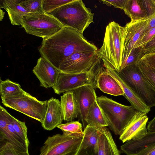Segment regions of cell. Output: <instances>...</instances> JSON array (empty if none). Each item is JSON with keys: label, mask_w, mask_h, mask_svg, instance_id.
I'll return each mask as SVG.
<instances>
[{"label": "cell", "mask_w": 155, "mask_h": 155, "mask_svg": "<svg viewBox=\"0 0 155 155\" xmlns=\"http://www.w3.org/2000/svg\"><path fill=\"white\" fill-rule=\"evenodd\" d=\"M96 46L78 32L63 27L49 37L43 39L38 48L41 56L57 69L63 61L74 53L96 52Z\"/></svg>", "instance_id": "1"}, {"label": "cell", "mask_w": 155, "mask_h": 155, "mask_svg": "<svg viewBox=\"0 0 155 155\" xmlns=\"http://www.w3.org/2000/svg\"><path fill=\"white\" fill-rule=\"evenodd\" d=\"M49 14L58 19L64 27L73 29L82 35L94 22V14L81 0H73Z\"/></svg>", "instance_id": "2"}, {"label": "cell", "mask_w": 155, "mask_h": 155, "mask_svg": "<svg viewBox=\"0 0 155 155\" xmlns=\"http://www.w3.org/2000/svg\"><path fill=\"white\" fill-rule=\"evenodd\" d=\"M123 29L114 21L109 23L106 27L103 45L96 51L103 62L117 71L122 64Z\"/></svg>", "instance_id": "3"}, {"label": "cell", "mask_w": 155, "mask_h": 155, "mask_svg": "<svg viewBox=\"0 0 155 155\" xmlns=\"http://www.w3.org/2000/svg\"><path fill=\"white\" fill-rule=\"evenodd\" d=\"M110 129L116 135H120L137 111L132 106L120 104L104 96L97 97Z\"/></svg>", "instance_id": "4"}, {"label": "cell", "mask_w": 155, "mask_h": 155, "mask_svg": "<svg viewBox=\"0 0 155 155\" xmlns=\"http://www.w3.org/2000/svg\"><path fill=\"white\" fill-rule=\"evenodd\" d=\"M1 98L2 103L5 106L42 123L47 107V100H39L23 89Z\"/></svg>", "instance_id": "5"}, {"label": "cell", "mask_w": 155, "mask_h": 155, "mask_svg": "<svg viewBox=\"0 0 155 155\" xmlns=\"http://www.w3.org/2000/svg\"><path fill=\"white\" fill-rule=\"evenodd\" d=\"M104 68L103 62L100 59L94 68L87 72L74 74L60 72L52 88L55 93L60 94L86 85L97 88V78Z\"/></svg>", "instance_id": "6"}, {"label": "cell", "mask_w": 155, "mask_h": 155, "mask_svg": "<svg viewBox=\"0 0 155 155\" xmlns=\"http://www.w3.org/2000/svg\"><path fill=\"white\" fill-rule=\"evenodd\" d=\"M117 72L145 105L150 108L155 106V90L145 78L137 63L126 67Z\"/></svg>", "instance_id": "7"}, {"label": "cell", "mask_w": 155, "mask_h": 155, "mask_svg": "<svg viewBox=\"0 0 155 155\" xmlns=\"http://www.w3.org/2000/svg\"><path fill=\"white\" fill-rule=\"evenodd\" d=\"M21 25L27 33L43 39L52 36L64 27L56 18L44 12L28 13L23 17Z\"/></svg>", "instance_id": "8"}, {"label": "cell", "mask_w": 155, "mask_h": 155, "mask_svg": "<svg viewBox=\"0 0 155 155\" xmlns=\"http://www.w3.org/2000/svg\"><path fill=\"white\" fill-rule=\"evenodd\" d=\"M82 140L64 134L49 136L41 148L39 155H76Z\"/></svg>", "instance_id": "9"}, {"label": "cell", "mask_w": 155, "mask_h": 155, "mask_svg": "<svg viewBox=\"0 0 155 155\" xmlns=\"http://www.w3.org/2000/svg\"><path fill=\"white\" fill-rule=\"evenodd\" d=\"M100 59L96 52H76L64 59L58 69L60 72L68 74L86 72L94 68Z\"/></svg>", "instance_id": "10"}, {"label": "cell", "mask_w": 155, "mask_h": 155, "mask_svg": "<svg viewBox=\"0 0 155 155\" xmlns=\"http://www.w3.org/2000/svg\"><path fill=\"white\" fill-rule=\"evenodd\" d=\"M147 24V19L127 23L122 33V64L125 61L137 42L142 38Z\"/></svg>", "instance_id": "11"}, {"label": "cell", "mask_w": 155, "mask_h": 155, "mask_svg": "<svg viewBox=\"0 0 155 155\" xmlns=\"http://www.w3.org/2000/svg\"><path fill=\"white\" fill-rule=\"evenodd\" d=\"M77 100L78 117L84 129L87 127L86 118L90 107L97 100L94 88L91 85L84 86L73 91Z\"/></svg>", "instance_id": "12"}, {"label": "cell", "mask_w": 155, "mask_h": 155, "mask_svg": "<svg viewBox=\"0 0 155 155\" xmlns=\"http://www.w3.org/2000/svg\"><path fill=\"white\" fill-rule=\"evenodd\" d=\"M147 114L137 111L120 135L119 139L124 143L140 139L148 132L146 125L148 120Z\"/></svg>", "instance_id": "13"}, {"label": "cell", "mask_w": 155, "mask_h": 155, "mask_svg": "<svg viewBox=\"0 0 155 155\" xmlns=\"http://www.w3.org/2000/svg\"><path fill=\"white\" fill-rule=\"evenodd\" d=\"M32 71L40 82V86L46 88H52L60 72L43 57L38 60Z\"/></svg>", "instance_id": "14"}, {"label": "cell", "mask_w": 155, "mask_h": 155, "mask_svg": "<svg viewBox=\"0 0 155 155\" xmlns=\"http://www.w3.org/2000/svg\"><path fill=\"white\" fill-rule=\"evenodd\" d=\"M103 62L106 71L120 85L124 92V96L129 102L131 105L137 111L146 114L148 113L151 110L150 108L145 105L138 97L121 78L117 71L114 69L106 62Z\"/></svg>", "instance_id": "15"}, {"label": "cell", "mask_w": 155, "mask_h": 155, "mask_svg": "<svg viewBox=\"0 0 155 155\" xmlns=\"http://www.w3.org/2000/svg\"><path fill=\"white\" fill-rule=\"evenodd\" d=\"M63 120L60 101L52 97L47 101L45 114L41 125L43 128L51 130L61 124Z\"/></svg>", "instance_id": "16"}, {"label": "cell", "mask_w": 155, "mask_h": 155, "mask_svg": "<svg viewBox=\"0 0 155 155\" xmlns=\"http://www.w3.org/2000/svg\"><path fill=\"white\" fill-rule=\"evenodd\" d=\"M76 155H98L97 127L87 126Z\"/></svg>", "instance_id": "17"}, {"label": "cell", "mask_w": 155, "mask_h": 155, "mask_svg": "<svg viewBox=\"0 0 155 155\" xmlns=\"http://www.w3.org/2000/svg\"><path fill=\"white\" fill-rule=\"evenodd\" d=\"M98 155H120L111 134L106 127H97Z\"/></svg>", "instance_id": "18"}, {"label": "cell", "mask_w": 155, "mask_h": 155, "mask_svg": "<svg viewBox=\"0 0 155 155\" xmlns=\"http://www.w3.org/2000/svg\"><path fill=\"white\" fill-rule=\"evenodd\" d=\"M155 143V131L148 132L141 138L126 142L120 149L127 155H137L146 147Z\"/></svg>", "instance_id": "19"}, {"label": "cell", "mask_w": 155, "mask_h": 155, "mask_svg": "<svg viewBox=\"0 0 155 155\" xmlns=\"http://www.w3.org/2000/svg\"><path fill=\"white\" fill-rule=\"evenodd\" d=\"M97 87L103 92L114 96L124 95V92L116 81L104 67L97 79Z\"/></svg>", "instance_id": "20"}, {"label": "cell", "mask_w": 155, "mask_h": 155, "mask_svg": "<svg viewBox=\"0 0 155 155\" xmlns=\"http://www.w3.org/2000/svg\"><path fill=\"white\" fill-rule=\"evenodd\" d=\"M60 102L63 120L71 122L78 117V104L73 91L64 93Z\"/></svg>", "instance_id": "21"}, {"label": "cell", "mask_w": 155, "mask_h": 155, "mask_svg": "<svg viewBox=\"0 0 155 155\" xmlns=\"http://www.w3.org/2000/svg\"><path fill=\"white\" fill-rule=\"evenodd\" d=\"M0 8L7 11L11 23L13 25H21L23 17L28 13L18 4V0H1Z\"/></svg>", "instance_id": "22"}, {"label": "cell", "mask_w": 155, "mask_h": 155, "mask_svg": "<svg viewBox=\"0 0 155 155\" xmlns=\"http://www.w3.org/2000/svg\"><path fill=\"white\" fill-rule=\"evenodd\" d=\"M131 21L147 20L149 17L142 0H127L124 10Z\"/></svg>", "instance_id": "23"}, {"label": "cell", "mask_w": 155, "mask_h": 155, "mask_svg": "<svg viewBox=\"0 0 155 155\" xmlns=\"http://www.w3.org/2000/svg\"><path fill=\"white\" fill-rule=\"evenodd\" d=\"M86 125L95 127L109 126L107 120L97 100L90 108L86 119Z\"/></svg>", "instance_id": "24"}, {"label": "cell", "mask_w": 155, "mask_h": 155, "mask_svg": "<svg viewBox=\"0 0 155 155\" xmlns=\"http://www.w3.org/2000/svg\"><path fill=\"white\" fill-rule=\"evenodd\" d=\"M12 123L9 124L6 128L0 131V140H6L18 149L28 152V146L20 137L15 131Z\"/></svg>", "instance_id": "25"}, {"label": "cell", "mask_w": 155, "mask_h": 155, "mask_svg": "<svg viewBox=\"0 0 155 155\" xmlns=\"http://www.w3.org/2000/svg\"><path fill=\"white\" fill-rule=\"evenodd\" d=\"M57 127L62 131L63 134L68 136L80 138H82L84 136L82 125L78 121L61 124Z\"/></svg>", "instance_id": "26"}, {"label": "cell", "mask_w": 155, "mask_h": 155, "mask_svg": "<svg viewBox=\"0 0 155 155\" xmlns=\"http://www.w3.org/2000/svg\"><path fill=\"white\" fill-rule=\"evenodd\" d=\"M20 84L7 79L5 81L1 80L0 93L1 97L14 94L21 90Z\"/></svg>", "instance_id": "27"}, {"label": "cell", "mask_w": 155, "mask_h": 155, "mask_svg": "<svg viewBox=\"0 0 155 155\" xmlns=\"http://www.w3.org/2000/svg\"><path fill=\"white\" fill-rule=\"evenodd\" d=\"M137 64L147 82L155 90V70L141 60Z\"/></svg>", "instance_id": "28"}, {"label": "cell", "mask_w": 155, "mask_h": 155, "mask_svg": "<svg viewBox=\"0 0 155 155\" xmlns=\"http://www.w3.org/2000/svg\"><path fill=\"white\" fill-rule=\"evenodd\" d=\"M18 1L28 13L44 12L42 8V0H18Z\"/></svg>", "instance_id": "29"}, {"label": "cell", "mask_w": 155, "mask_h": 155, "mask_svg": "<svg viewBox=\"0 0 155 155\" xmlns=\"http://www.w3.org/2000/svg\"><path fill=\"white\" fill-rule=\"evenodd\" d=\"M145 54L143 46L134 48L127 60L122 64L120 71L126 67L137 63Z\"/></svg>", "instance_id": "30"}, {"label": "cell", "mask_w": 155, "mask_h": 155, "mask_svg": "<svg viewBox=\"0 0 155 155\" xmlns=\"http://www.w3.org/2000/svg\"><path fill=\"white\" fill-rule=\"evenodd\" d=\"M73 0H42L43 11L50 13L56 9L73 1Z\"/></svg>", "instance_id": "31"}, {"label": "cell", "mask_w": 155, "mask_h": 155, "mask_svg": "<svg viewBox=\"0 0 155 155\" xmlns=\"http://www.w3.org/2000/svg\"><path fill=\"white\" fill-rule=\"evenodd\" d=\"M12 124L15 131L20 137L29 146V142L27 137V128L25 122L15 118Z\"/></svg>", "instance_id": "32"}, {"label": "cell", "mask_w": 155, "mask_h": 155, "mask_svg": "<svg viewBox=\"0 0 155 155\" xmlns=\"http://www.w3.org/2000/svg\"><path fill=\"white\" fill-rule=\"evenodd\" d=\"M0 155H30L28 152L21 150L6 142L1 147Z\"/></svg>", "instance_id": "33"}, {"label": "cell", "mask_w": 155, "mask_h": 155, "mask_svg": "<svg viewBox=\"0 0 155 155\" xmlns=\"http://www.w3.org/2000/svg\"><path fill=\"white\" fill-rule=\"evenodd\" d=\"M15 118L7 110L0 106V131L5 129L8 125L12 123Z\"/></svg>", "instance_id": "34"}, {"label": "cell", "mask_w": 155, "mask_h": 155, "mask_svg": "<svg viewBox=\"0 0 155 155\" xmlns=\"http://www.w3.org/2000/svg\"><path fill=\"white\" fill-rule=\"evenodd\" d=\"M155 37V27L145 34L137 42L134 48L143 45Z\"/></svg>", "instance_id": "35"}, {"label": "cell", "mask_w": 155, "mask_h": 155, "mask_svg": "<svg viewBox=\"0 0 155 155\" xmlns=\"http://www.w3.org/2000/svg\"><path fill=\"white\" fill-rule=\"evenodd\" d=\"M127 0H101V1L102 2L103 4L106 5L107 6H113L115 8H120L124 10Z\"/></svg>", "instance_id": "36"}, {"label": "cell", "mask_w": 155, "mask_h": 155, "mask_svg": "<svg viewBox=\"0 0 155 155\" xmlns=\"http://www.w3.org/2000/svg\"><path fill=\"white\" fill-rule=\"evenodd\" d=\"M142 1L149 18L155 14V0H142Z\"/></svg>", "instance_id": "37"}, {"label": "cell", "mask_w": 155, "mask_h": 155, "mask_svg": "<svg viewBox=\"0 0 155 155\" xmlns=\"http://www.w3.org/2000/svg\"><path fill=\"white\" fill-rule=\"evenodd\" d=\"M141 60L155 70V52L145 54Z\"/></svg>", "instance_id": "38"}, {"label": "cell", "mask_w": 155, "mask_h": 155, "mask_svg": "<svg viewBox=\"0 0 155 155\" xmlns=\"http://www.w3.org/2000/svg\"><path fill=\"white\" fill-rule=\"evenodd\" d=\"M145 54L155 52V37L143 46Z\"/></svg>", "instance_id": "39"}, {"label": "cell", "mask_w": 155, "mask_h": 155, "mask_svg": "<svg viewBox=\"0 0 155 155\" xmlns=\"http://www.w3.org/2000/svg\"><path fill=\"white\" fill-rule=\"evenodd\" d=\"M137 155H155V143L144 148Z\"/></svg>", "instance_id": "40"}, {"label": "cell", "mask_w": 155, "mask_h": 155, "mask_svg": "<svg viewBox=\"0 0 155 155\" xmlns=\"http://www.w3.org/2000/svg\"><path fill=\"white\" fill-rule=\"evenodd\" d=\"M155 27V14L150 17L147 19V26L145 31L144 35L147 33L151 28Z\"/></svg>", "instance_id": "41"}, {"label": "cell", "mask_w": 155, "mask_h": 155, "mask_svg": "<svg viewBox=\"0 0 155 155\" xmlns=\"http://www.w3.org/2000/svg\"><path fill=\"white\" fill-rule=\"evenodd\" d=\"M147 129L148 132H153L155 131V116L149 122Z\"/></svg>", "instance_id": "42"}, {"label": "cell", "mask_w": 155, "mask_h": 155, "mask_svg": "<svg viewBox=\"0 0 155 155\" xmlns=\"http://www.w3.org/2000/svg\"><path fill=\"white\" fill-rule=\"evenodd\" d=\"M4 12L2 10L1 8H0V21H1L2 20L3 18L4 17V14H5Z\"/></svg>", "instance_id": "43"}, {"label": "cell", "mask_w": 155, "mask_h": 155, "mask_svg": "<svg viewBox=\"0 0 155 155\" xmlns=\"http://www.w3.org/2000/svg\"></svg>", "instance_id": "44"}]
</instances>
